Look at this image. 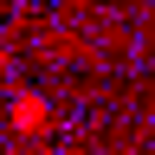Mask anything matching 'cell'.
Here are the masks:
<instances>
[{
    "instance_id": "cell-1",
    "label": "cell",
    "mask_w": 155,
    "mask_h": 155,
    "mask_svg": "<svg viewBox=\"0 0 155 155\" xmlns=\"http://www.w3.org/2000/svg\"><path fill=\"white\" fill-rule=\"evenodd\" d=\"M7 116H13V129H19V136H39V129L52 123V110H45V97H39V91H19Z\"/></svg>"
}]
</instances>
